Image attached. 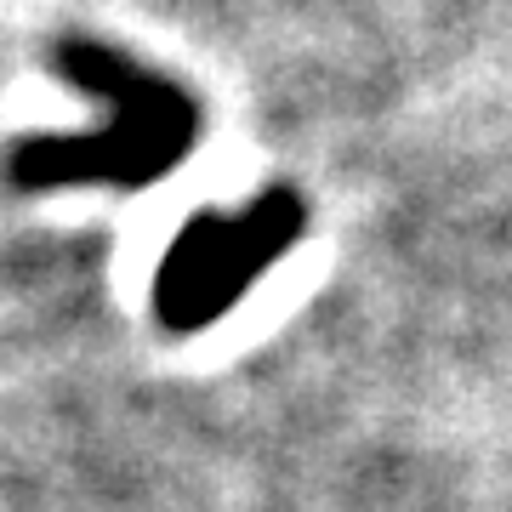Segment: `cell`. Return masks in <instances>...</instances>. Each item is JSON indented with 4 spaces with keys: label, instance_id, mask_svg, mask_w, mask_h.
I'll return each instance as SVG.
<instances>
[{
    "label": "cell",
    "instance_id": "2",
    "mask_svg": "<svg viewBox=\"0 0 512 512\" xmlns=\"http://www.w3.org/2000/svg\"><path fill=\"white\" fill-rule=\"evenodd\" d=\"M308 228V205L291 188H268L234 211L188 217L154 274V319L171 336L211 330L256 291V279L291 256Z\"/></svg>",
    "mask_w": 512,
    "mask_h": 512
},
{
    "label": "cell",
    "instance_id": "1",
    "mask_svg": "<svg viewBox=\"0 0 512 512\" xmlns=\"http://www.w3.org/2000/svg\"><path fill=\"white\" fill-rule=\"evenodd\" d=\"M52 69L97 103V126L86 131H40L6 154L12 188H148L171 177L200 143V103L171 74L114 52L103 40H57Z\"/></svg>",
    "mask_w": 512,
    "mask_h": 512
}]
</instances>
